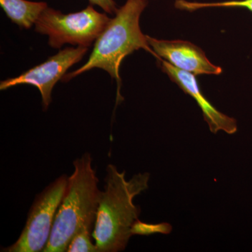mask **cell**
I'll list each match as a JSON object with an SVG mask.
<instances>
[{"instance_id":"8fae6325","label":"cell","mask_w":252,"mask_h":252,"mask_svg":"<svg viewBox=\"0 0 252 252\" xmlns=\"http://www.w3.org/2000/svg\"><path fill=\"white\" fill-rule=\"evenodd\" d=\"M94 229L85 227L79 230L68 245L67 252H98L92 241Z\"/></svg>"},{"instance_id":"8992f818","label":"cell","mask_w":252,"mask_h":252,"mask_svg":"<svg viewBox=\"0 0 252 252\" xmlns=\"http://www.w3.org/2000/svg\"><path fill=\"white\" fill-rule=\"evenodd\" d=\"M87 52L88 48L82 46L66 48L21 75L1 81L0 90L23 84L35 86L41 94L43 109L46 110L51 104V94L56 83L63 79L68 69L79 63Z\"/></svg>"},{"instance_id":"3957f363","label":"cell","mask_w":252,"mask_h":252,"mask_svg":"<svg viewBox=\"0 0 252 252\" xmlns=\"http://www.w3.org/2000/svg\"><path fill=\"white\" fill-rule=\"evenodd\" d=\"M92 161L91 154L86 153L73 162L74 172L68 177L67 189L43 252H67L79 230L85 227L94 228L101 190Z\"/></svg>"},{"instance_id":"5b68a950","label":"cell","mask_w":252,"mask_h":252,"mask_svg":"<svg viewBox=\"0 0 252 252\" xmlns=\"http://www.w3.org/2000/svg\"><path fill=\"white\" fill-rule=\"evenodd\" d=\"M67 175L58 177L36 195L19 238L6 252H44L49 243L56 213L67 189Z\"/></svg>"},{"instance_id":"52a82bcc","label":"cell","mask_w":252,"mask_h":252,"mask_svg":"<svg viewBox=\"0 0 252 252\" xmlns=\"http://www.w3.org/2000/svg\"><path fill=\"white\" fill-rule=\"evenodd\" d=\"M147 41L157 59H163L182 70L194 75H220L221 67L212 64L203 50L189 41L162 40L147 35Z\"/></svg>"},{"instance_id":"7c38bea8","label":"cell","mask_w":252,"mask_h":252,"mask_svg":"<svg viewBox=\"0 0 252 252\" xmlns=\"http://www.w3.org/2000/svg\"><path fill=\"white\" fill-rule=\"evenodd\" d=\"M89 1L91 4L99 6L106 13L111 15L116 14L119 9L117 3L114 0H89Z\"/></svg>"},{"instance_id":"7a4b0ae2","label":"cell","mask_w":252,"mask_h":252,"mask_svg":"<svg viewBox=\"0 0 252 252\" xmlns=\"http://www.w3.org/2000/svg\"><path fill=\"white\" fill-rule=\"evenodd\" d=\"M147 4L146 0H126L95 41L89 61L77 70L65 74L63 80H70L94 68L103 69L117 81V102L122 100L119 70L126 56L137 50L144 49L158 58L140 26L141 14Z\"/></svg>"},{"instance_id":"277c9868","label":"cell","mask_w":252,"mask_h":252,"mask_svg":"<svg viewBox=\"0 0 252 252\" xmlns=\"http://www.w3.org/2000/svg\"><path fill=\"white\" fill-rule=\"evenodd\" d=\"M111 18L92 6L72 14L48 6L35 23V31L49 36V44L60 49L65 44L89 47L97 40Z\"/></svg>"},{"instance_id":"30bf717a","label":"cell","mask_w":252,"mask_h":252,"mask_svg":"<svg viewBox=\"0 0 252 252\" xmlns=\"http://www.w3.org/2000/svg\"><path fill=\"white\" fill-rule=\"evenodd\" d=\"M175 8L185 11H194L205 8H245L252 12V0H229L218 2H198L187 0H176Z\"/></svg>"},{"instance_id":"4fadbf2b","label":"cell","mask_w":252,"mask_h":252,"mask_svg":"<svg viewBox=\"0 0 252 252\" xmlns=\"http://www.w3.org/2000/svg\"><path fill=\"white\" fill-rule=\"evenodd\" d=\"M146 1H149V0H146Z\"/></svg>"},{"instance_id":"6da1fadb","label":"cell","mask_w":252,"mask_h":252,"mask_svg":"<svg viewBox=\"0 0 252 252\" xmlns=\"http://www.w3.org/2000/svg\"><path fill=\"white\" fill-rule=\"evenodd\" d=\"M150 174L134 175L126 180V172L112 164L107 167L105 187L101 191L93 238L98 252H122L130 237L140 235V207L133 203L137 195L149 188Z\"/></svg>"},{"instance_id":"ba28073f","label":"cell","mask_w":252,"mask_h":252,"mask_svg":"<svg viewBox=\"0 0 252 252\" xmlns=\"http://www.w3.org/2000/svg\"><path fill=\"white\" fill-rule=\"evenodd\" d=\"M159 62L161 63L162 70L167 74L171 81L177 84L185 94L191 96L196 101L203 112L204 119L208 124L212 132L216 134L219 131L222 130L232 135L237 132L236 120L217 110L211 102L207 100L200 90L194 74L175 67L165 60L160 59Z\"/></svg>"},{"instance_id":"9c48e42d","label":"cell","mask_w":252,"mask_h":252,"mask_svg":"<svg viewBox=\"0 0 252 252\" xmlns=\"http://www.w3.org/2000/svg\"><path fill=\"white\" fill-rule=\"evenodd\" d=\"M0 5L13 23L26 29L35 24L41 13L48 7L44 1L28 0H0Z\"/></svg>"}]
</instances>
